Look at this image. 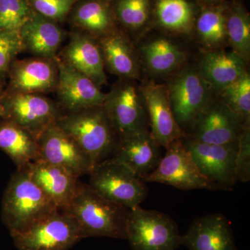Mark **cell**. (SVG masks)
Instances as JSON below:
<instances>
[{
    "mask_svg": "<svg viewBox=\"0 0 250 250\" xmlns=\"http://www.w3.org/2000/svg\"><path fill=\"white\" fill-rule=\"evenodd\" d=\"M6 83L4 82H0V117L1 113V103H2V99L4 95L5 88H6Z\"/></svg>",
    "mask_w": 250,
    "mask_h": 250,
    "instance_id": "d590c367",
    "label": "cell"
},
{
    "mask_svg": "<svg viewBox=\"0 0 250 250\" xmlns=\"http://www.w3.org/2000/svg\"><path fill=\"white\" fill-rule=\"evenodd\" d=\"M111 6L117 25L125 32L140 30L150 17L151 0H113Z\"/></svg>",
    "mask_w": 250,
    "mask_h": 250,
    "instance_id": "f1b7e54d",
    "label": "cell"
},
{
    "mask_svg": "<svg viewBox=\"0 0 250 250\" xmlns=\"http://www.w3.org/2000/svg\"><path fill=\"white\" fill-rule=\"evenodd\" d=\"M23 52L18 31L0 29V82L7 83L11 64Z\"/></svg>",
    "mask_w": 250,
    "mask_h": 250,
    "instance_id": "d6a6232c",
    "label": "cell"
},
{
    "mask_svg": "<svg viewBox=\"0 0 250 250\" xmlns=\"http://www.w3.org/2000/svg\"><path fill=\"white\" fill-rule=\"evenodd\" d=\"M56 123L90 158L94 167L113 154L118 138L103 106L62 113Z\"/></svg>",
    "mask_w": 250,
    "mask_h": 250,
    "instance_id": "3957f363",
    "label": "cell"
},
{
    "mask_svg": "<svg viewBox=\"0 0 250 250\" xmlns=\"http://www.w3.org/2000/svg\"><path fill=\"white\" fill-rule=\"evenodd\" d=\"M62 210L75 218L83 238L107 237L126 240L129 208L110 201L88 184H78L71 201Z\"/></svg>",
    "mask_w": 250,
    "mask_h": 250,
    "instance_id": "6da1fadb",
    "label": "cell"
},
{
    "mask_svg": "<svg viewBox=\"0 0 250 250\" xmlns=\"http://www.w3.org/2000/svg\"><path fill=\"white\" fill-rule=\"evenodd\" d=\"M62 113L57 102L43 94L4 90L0 118L14 122L38 138Z\"/></svg>",
    "mask_w": 250,
    "mask_h": 250,
    "instance_id": "9c48e42d",
    "label": "cell"
},
{
    "mask_svg": "<svg viewBox=\"0 0 250 250\" xmlns=\"http://www.w3.org/2000/svg\"><path fill=\"white\" fill-rule=\"evenodd\" d=\"M141 90L147 110L149 131L154 141L166 149L174 141L187 137L188 135L174 118L166 86L149 82Z\"/></svg>",
    "mask_w": 250,
    "mask_h": 250,
    "instance_id": "2e32d148",
    "label": "cell"
},
{
    "mask_svg": "<svg viewBox=\"0 0 250 250\" xmlns=\"http://www.w3.org/2000/svg\"><path fill=\"white\" fill-rule=\"evenodd\" d=\"M221 101L246 123L250 121V76L248 72L220 93Z\"/></svg>",
    "mask_w": 250,
    "mask_h": 250,
    "instance_id": "4dcf8cb0",
    "label": "cell"
},
{
    "mask_svg": "<svg viewBox=\"0 0 250 250\" xmlns=\"http://www.w3.org/2000/svg\"><path fill=\"white\" fill-rule=\"evenodd\" d=\"M67 22L72 29L83 31L97 39L118 27L111 4L104 0H80L74 5Z\"/></svg>",
    "mask_w": 250,
    "mask_h": 250,
    "instance_id": "603a6c76",
    "label": "cell"
},
{
    "mask_svg": "<svg viewBox=\"0 0 250 250\" xmlns=\"http://www.w3.org/2000/svg\"><path fill=\"white\" fill-rule=\"evenodd\" d=\"M60 210L66 208L75 195L78 177L68 171L39 159L24 169Z\"/></svg>",
    "mask_w": 250,
    "mask_h": 250,
    "instance_id": "44dd1931",
    "label": "cell"
},
{
    "mask_svg": "<svg viewBox=\"0 0 250 250\" xmlns=\"http://www.w3.org/2000/svg\"><path fill=\"white\" fill-rule=\"evenodd\" d=\"M226 9L214 6L204 10L196 23L197 32L202 43L217 48L227 40Z\"/></svg>",
    "mask_w": 250,
    "mask_h": 250,
    "instance_id": "f546056e",
    "label": "cell"
},
{
    "mask_svg": "<svg viewBox=\"0 0 250 250\" xmlns=\"http://www.w3.org/2000/svg\"><path fill=\"white\" fill-rule=\"evenodd\" d=\"M142 179L145 182L167 184L180 190H214L211 184L200 173L183 139L171 143L155 170Z\"/></svg>",
    "mask_w": 250,
    "mask_h": 250,
    "instance_id": "8fae6325",
    "label": "cell"
},
{
    "mask_svg": "<svg viewBox=\"0 0 250 250\" xmlns=\"http://www.w3.org/2000/svg\"><path fill=\"white\" fill-rule=\"evenodd\" d=\"M104 1H106V2L109 3V4H111V2L113 0H104Z\"/></svg>",
    "mask_w": 250,
    "mask_h": 250,
    "instance_id": "8d00e7d4",
    "label": "cell"
},
{
    "mask_svg": "<svg viewBox=\"0 0 250 250\" xmlns=\"http://www.w3.org/2000/svg\"><path fill=\"white\" fill-rule=\"evenodd\" d=\"M34 12L28 0H0V29L19 31Z\"/></svg>",
    "mask_w": 250,
    "mask_h": 250,
    "instance_id": "1f68e13d",
    "label": "cell"
},
{
    "mask_svg": "<svg viewBox=\"0 0 250 250\" xmlns=\"http://www.w3.org/2000/svg\"><path fill=\"white\" fill-rule=\"evenodd\" d=\"M160 147L149 130L145 129L118 138L110 157L127 166L143 179L159 165L162 158Z\"/></svg>",
    "mask_w": 250,
    "mask_h": 250,
    "instance_id": "ac0fdd59",
    "label": "cell"
},
{
    "mask_svg": "<svg viewBox=\"0 0 250 250\" xmlns=\"http://www.w3.org/2000/svg\"><path fill=\"white\" fill-rule=\"evenodd\" d=\"M98 40L105 70L123 80H134L139 77V58L126 32L118 27Z\"/></svg>",
    "mask_w": 250,
    "mask_h": 250,
    "instance_id": "7402d4cb",
    "label": "cell"
},
{
    "mask_svg": "<svg viewBox=\"0 0 250 250\" xmlns=\"http://www.w3.org/2000/svg\"><path fill=\"white\" fill-rule=\"evenodd\" d=\"M59 209L25 170L11 176L1 201V220L11 236Z\"/></svg>",
    "mask_w": 250,
    "mask_h": 250,
    "instance_id": "7a4b0ae2",
    "label": "cell"
},
{
    "mask_svg": "<svg viewBox=\"0 0 250 250\" xmlns=\"http://www.w3.org/2000/svg\"><path fill=\"white\" fill-rule=\"evenodd\" d=\"M227 40L233 52L248 64L250 57V19L246 10L235 4L227 14Z\"/></svg>",
    "mask_w": 250,
    "mask_h": 250,
    "instance_id": "83f0119b",
    "label": "cell"
},
{
    "mask_svg": "<svg viewBox=\"0 0 250 250\" xmlns=\"http://www.w3.org/2000/svg\"><path fill=\"white\" fill-rule=\"evenodd\" d=\"M58 75L56 59L34 57L16 59L10 67L5 90L45 95L55 91Z\"/></svg>",
    "mask_w": 250,
    "mask_h": 250,
    "instance_id": "9a60e30c",
    "label": "cell"
},
{
    "mask_svg": "<svg viewBox=\"0 0 250 250\" xmlns=\"http://www.w3.org/2000/svg\"><path fill=\"white\" fill-rule=\"evenodd\" d=\"M182 245L190 250H238L229 222L220 213L195 219L182 235Z\"/></svg>",
    "mask_w": 250,
    "mask_h": 250,
    "instance_id": "d6986e66",
    "label": "cell"
},
{
    "mask_svg": "<svg viewBox=\"0 0 250 250\" xmlns=\"http://www.w3.org/2000/svg\"><path fill=\"white\" fill-rule=\"evenodd\" d=\"M236 168L237 180L249 182L250 179V128L247 125L238 140L236 154Z\"/></svg>",
    "mask_w": 250,
    "mask_h": 250,
    "instance_id": "e575fe53",
    "label": "cell"
},
{
    "mask_svg": "<svg viewBox=\"0 0 250 250\" xmlns=\"http://www.w3.org/2000/svg\"><path fill=\"white\" fill-rule=\"evenodd\" d=\"M126 233L132 250H176L182 246V235L169 215L141 206L130 209Z\"/></svg>",
    "mask_w": 250,
    "mask_h": 250,
    "instance_id": "5b68a950",
    "label": "cell"
},
{
    "mask_svg": "<svg viewBox=\"0 0 250 250\" xmlns=\"http://www.w3.org/2000/svg\"><path fill=\"white\" fill-rule=\"evenodd\" d=\"M0 149L9 156L17 170L40 159L37 138L14 122L1 118Z\"/></svg>",
    "mask_w": 250,
    "mask_h": 250,
    "instance_id": "d4e9b609",
    "label": "cell"
},
{
    "mask_svg": "<svg viewBox=\"0 0 250 250\" xmlns=\"http://www.w3.org/2000/svg\"><path fill=\"white\" fill-rule=\"evenodd\" d=\"M37 142L41 159L65 169L78 178L93 170L90 158L56 122L39 135Z\"/></svg>",
    "mask_w": 250,
    "mask_h": 250,
    "instance_id": "7c38bea8",
    "label": "cell"
},
{
    "mask_svg": "<svg viewBox=\"0 0 250 250\" xmlns=\"http://www.w3.org/2000/svg\"><path fill=\"white\" fill-rule=\"evenodd\" d=\"M210 1H215V0H210Z\"/></svg>",
    "mask_w": 250,
    "mask_h": 250,
    "instance_id": "74e56055",
    "label": "cell"
},
{
    "mask_svg": "<svg viewBox=\"0 0 250 250\" xmlns=\"http://www.w3.org/2000/svg\"><path fill=\"white\" fill-rule=\"evenodd\" d=\"M38 14L62 24L67 22L74 5L80 0H28Z\"/></svg>",
    "mask_w": 250,
    "mask_h": 250,
    "instance_id": "836d02e7",
    "label": "cell"
},
{
    "mask_svg": "<svg viewBox=\"0 0 250 250\" xmlns=\"http://www.w3.org/2000/svg\"><path fill=\"white\" fill-rule=\"evenodd\" d=\"M24 52L55 59L67 36L62 24L35 12L18 31Z\"/></svg>",
    "mask_w": 250,
    "mask_h": 250,
    "instance_id": "ffe728a7",
    "label": "cell"
},
{
    "mask_svg": "<svg viewBox=\"0 0 250 250\" xmlns=\"http://www.w3.org/2000/svg\"><path fill=\"white\" fill-rule=\"evenodd\" d=\"M69 41L57 57L93 81L99 87L107 83L104 62L98 40L83 31L72 29Z\"/></svg>",
    "mask_w": 250,
    "mask_h": 250,
    "instance_id": "e0dca14e",
    "label": "cell"
},
{
    "mask_svg": "<svg viewBox=\"0 0 250 250\" xmlns=\"http://www.w3.org/2000/svg\"><path fill=\"white\" fill-rule=\"evenodd\" d=\"M246 65L233 51H211L202 57L198 70L210 89L220 93L248 72Z\"/></svg>",
    "mask_w": 250,
    "mask_h": 250,
    "instance_id": "cb8c5ba5",
    "label": "cell"
},
{
    "mask_svg": "<svg viewBox=\"0 0 250 250\" xmlns=\"http://www.w3.org/2000/svg\"><path fill=\"white\" fill-rule=\"evenodd\" d=\"M247 125L221 101H210L192 126L190 139L214 145L238 142Z\"/></svg>",
    "mask_w": 250,
    "mask_h": 250,
    "instance_id": "4fadbf2b",
    "label": "cell"
},
{
    "mask_svg": "<svg viewBox=\"0 0 250 250\" xmlns=\"http://www.w3.org/2000/svg\"><path fill=\"white\" fill-rule=\"evenodd\" d=\"M11 237L18 250H68L83 238L75 218L60 209Z\"/></svg>",
    "mask_w": 250,
    "mask_h": 250,
    "instance_id": "277c9868",
    "label": "cell"
},
{
    "mask_svg": "<svg viewBox=\"0 0 250 250\" xmlns=\"http://www.w3.org/2000/svg\"><path fill=\"white\" fill-rule=\"evenodd\" d=\"M59 75L55 93L62 113L103 106L106 94L93 81L57 57Z\"/></svg>",
    "mask_w": 250,
    "mask_h": 250,
    "instance_id": "5bb4252c",
    "label": "cell"
},
{
    "mask_svg": "<svg viewBox=\"0 0 250 250\" xmlns=\"http://www.w3.org/2000/svg\"><path fill=\"white\" fill-rule=\"evenodd\" d=\"M146 67L152 74L165 75L177 70L185 61L184 51L165 38L147 42L141 49Z\"/></svg>",
    "mask_w": 250,
    "mask_h": 250,
    "instance_id": "484cf974",
    "label": "cell"
},
{
    "mask_svg": "<svg viewBox=\"0 0 250 250\" xmlns=\"http://www.w3.org/2000/svg\"><path fill=\"white\" fill-rule=\"evenodd\" d=\"M156 19L161 27L179 34H188L194 25V11L187 0H156Z\"/></svg>",
    "mask_w": 250,
    "mask_h": 250,
    "instance_id": "4316f807",
    "label": "cell"
},
{
    "mask_svg": "<svg viewBox=\"0 0 250 250\" xmlns=\"http://www.w3.org/2000/svg\"><path fill=\"white\" fill-rule=\"evenodd\" d=\"M103 106L118 138L149 129L146 103L134 80L119 79L106 94Z\"/></svg>",
    "mask_w": 250,
    "mask_h": 250,
    "instance_id": "52a82bcc",
    "label": "cell"
},
{
    "mask_svg": "<svg viewBox=\"0 0 250 250\" xmlns=\"http://www.w3.org/2000/svg\"><path fill=\"white\" fill-rule=\"evenodd\" d=\"M88 185L110 201L134 208L147 195L146 182L127 166L112 157L99 163L90 172Z\"/></svg>",
    "mask_w": 250,
    "mask_h": 250,
    "instance_id": "8992f818",
    "label": "cell"
},
{
    "mask_svg": "<svg viewBox=\"0 0 250 250\" xmlns=\"http://www.w3.org/2000/svg\"><path fill=\"white\" fill-rule=\"evenodd\" d=\"M166 88L176 121L184 132L186 129L191 131L211 101L209 85L198 70L187 68L177 74Z\"/></svg>",
    "mask_w": 250,
    "mask_h": 250,
    "instance_id": "ba28073f",
    "label": "cell"
},
{
    "mask_svg": "<svg viewBox=\"0 0 250 250\" xmlns=\"http://www.w3.org/2000/svg\"><path fill=\"white\" fill-rule=\"evenodd\" d=\"M183 142L190 152L200 173L215 189L228 190L238 182L236 159L238 142L214 145L184 138Z\"/></svg>",
    "mask_w": 250,
    "mask_h": 250,
    "instance_id": "30bf717a",
    "label": "cell"
}]
</instances>
